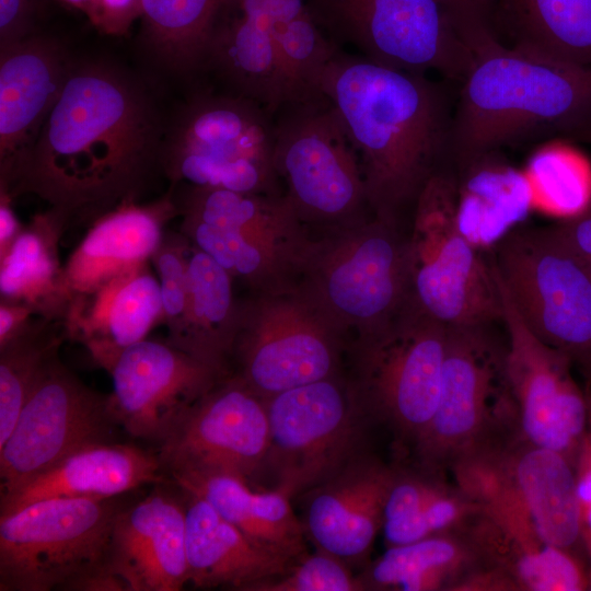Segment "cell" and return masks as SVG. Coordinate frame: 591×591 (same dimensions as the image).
Listing matches in <instances>:
<instances>
[{"mask_svg": "<svg viewBox=\"0 0 591 591\" xmlns=\"http://www.w3.org/2000/svg\"><path fill=\"white\" fill-rule=\"evenodd\" d=\"M166 125L144 84L107 60H76L36 140L0 177L13 199L32 194L72 223L136 201L161 171Z\"/></svg>", "mask_w": 591, "mask_h": 591, "instance_id": "1", "label": "cell"}, {"mask_svg": "<svg viewBox=\"0 0 591 591\" xmlns=\"http://www.w3.org/2000/svg\"><path fill=\"white\" fill-rule=\"evenodd\" d=\"M361 167L373 215L401 224L449 155L452 117L444 89L426 74L337 48L318 79Z\"/></svg>", "mask_w": 591, "mask_h": 591, "instance_id": "2", "label": "cell"}, {"mask_svg": "<svg viewBox=\"0 0 591 591\" xmlns=\"http://www.w3.org/2000/svg\"><path fill=\"white\" fill-rule=\"evenodd\" d=\"M591 120V67L498 39L474 54L452 118L454 161L530 137H570Z\"/></svg>", "mask_w": 591, "mask_h": 591, "instance_id": "3", "label": "cell"}, {"mask_svg": "<svg viewBox=\"0 0 591 591\" xmlns=\"http://www.w3.org/2000/svg\"><path fill=\"white\" fill-rule=\"evenodd\" d=\"M296 282L348 337L376 331L410 299L407 236L373 213L310 234Z\"/></svg>", "mask_w": 591, "mask_h": 591, "instance_id": "4", "label": "cell"}, {"mask_svg": "<svg viewBox=\"0 0 591 591\" xmlns=\"http://www.w3.org/2000/svg\"><path fill=\"white\" fill-rule=\"evenodd\" d=\"M274 146V115L266 107L221 89H199L166 125L161 171L172 187L281 196Z\"/></svg>", "mask_w": 591, "mask_h": 591, "instance_id": "5", "label": "cell"}, {"mask_svg": "<svg viewBox=\"0 0 591 591\" xmlns=\"http://www.w3.org/2000/svg\"><path fill=\"white\" fill-rule=\"evenodd\" d=\"M179 232L251 293L297 280L310 239L285 194L239 193L179 184L170 189Z\"/></svg>", "mask_w": 591, "mask_h": 591, "instance_id": "6", "label": "cell"}, {"mask_svg": "<svg viewBox=\"0 0 591 591\" xmlns=\"http://www.w3.org/2000/svg\"><path fill=\"white\" fill-rule=\"evenodd\" d=\"M274 165L309 233L372 213L356 150L334 103L321 91L274 113Z\"/></svg>", "mask_w": 591, "mask_h": 591, "instance_id": "7", "label": "cell"}, {"mask_svg": "<svg viewBox=\"0 0 591 591\" xmlns=\"http://www.w3.org/2000/svg\"><path fill=\"white\" fill-rule=\"evenodd\" d=\"M113 498H51L0 517V591L83 590L107 573Z\"/></svg>", "mask_w": 591, "mask_h": 591, "instance_id": "8", "label": "cell"}, {"mask_svg": "<svg viewBox=\"0 0 591 591\" xmlns=\"http://www.w3.org/2000/svg\"><path fill=\"white\" fill-rule=\"evenodd\" d=\"M348 335L294 281L241 299L231 373L263 398L341 372Z\"/></svg>", "mask_w": 591, "mask_h": 591, "instance_id": "9", "label": "cell"}, {"mask_svg": "<svg viewBox=\"0 0 591 591\" xmlns=\"http://www.w3.org/2000/svg\"><path fill=\"white\" fill-rule=\"evenodd\" d=\"M448 326L410 301L383 327L352 338L348 376L368 418L414 447L439 398Z\"/></svg>", "mask_w": 591, "mask_h": 591, "instance_id": "10", "label": "cell"}, {"mask_svg": "<svg viewBox=\"0 0 591 591\" xmlns=\"http://www.w3.org/2000/svg\"><path fill=\"white\" fill-rule=\"evenodd\" d=\"M407 236L409 301L447 326L502 323V302L490 262L456 225L451 178L441 166L413 209Z\"/></svg>", "mask_w": 591, "mask_h": 591, "instance_id": "11", "label": "cell"}, {"mask_svg": "<svg viewBox=\"0 0 591 591\" xmlns=\"http://www.w3.org/2000/svg\"><path fill=\"white\" fill-rule=\"evenodd\" d=\"M494 325L448 326L434 414L414 444L417 468L443 476L470 450L517 416L508 386L506 343Z\"/></svg>", "mask_w": 591, "mask_h": 591, "instance_id": "12", "label": "cell"}, {"mask_svg": "<svg viewBox=\"0 0 591 591\" xmlns=\"http://www.w3.org/2000/svg\"><path fill=\"white\" fill-rule=\"evenodd\" d=\"M491 267L529 329L579 369L591 361V274L549 228L520 225L490 251Z\"/></svg>", "mask_w": 591, "mask_h": 591, "instance_id": "13", "label": "cell"}, {"mask_svg": "<svg viewBox=\"0 0 591 591\" xmlns=\"http://www.w3.org/2000/svg\"><path fill=\"white\" fill-rule=\"evenodd\" d=\"M450 472L474 500L503 505L529 519L546 543L570 551L580 540L575 466L525 440L517 424L466 452Z\"/></svg>", "mask_w": 591, "mask_h": 591, "instance_id": "14", "label": "cell"}, {"mask_svg": "<svg viewBox=\"0 0 591 591\" xmlns=\"http://www.w3.org/2000/svg\"><path fill=\"white\" fill-rule=\"evenodd\" d=\"M338 48L414 73L434 71L462 81L474 53L456 32L442 0H306Z\"/></svg>", "mask_w": 591, "mask_h": 591, "instance_id": "15", "label": "cell"}, {"mask_svg": "<svg viewBox=\"0 0 591 591\" xmlns=\"http://www.w3.org/2000/svg\"><path fill=\"white\" fill-rule=\"evenodd\" d=\"M266 466L292 497L320 485L356 457L368 418L341 372L265 398Z\"/></svg>", "mask_w": 591, "mask_h": 591, "instance_id": "16", "label": "cell"}, {"mask_svg": "<svg viewBox=\"0 0 591 591\" xmlns=\"http://www.w3.org/2000/svg\"><path fill=\"white\" fill-rule=\"evenodd\" d=\"M118 426L109 394L85 385L57 355L0 448V497L80 449L111 442Z\"/></svg>", "mask_w": 591, "mask_h": 591, "instance_id": "17", "label": "cell"}, {"mask_svg": "<svg viewBox=\"0 0 591 591\" xmlns=\"http://www.w3.org/2000/svg\"><path fill=\"white\" fill-rule=\"evenodd\" d=\"M494 275L507 339L505 371L519 432L529 442L563 454L575 466L589 430L584 390L571 373L575 364L529 329Z\"/></svg>", "mask_w": 591, "mask_h": 591, "instance_id": "18", "label": "cell"}, {"mask_svg": "<svg viewBox=\"0 0 591 591\" xmlns=\"http://www.w3.org/2000/svg\"><path fill=\"white\" fill-rule=\"evenodd\" d=\"M269 421L265 398L230 373L219 380L162 442L158 455L172 480L222 474L250 480L266 467Z\"/></svg>", "mask_w": 591, "mask_h": 591, "instance_id": "19", "label": "cell"}, {"mask_svg": "<svg viewBox=\"0 0 591 591\" xmlns=\"http://www.w3.org/2000/svg\"><path fill=\"white\" fill-rule=\"evenodd\" d=\"M107 373L114 416L130 436L162 443L188 410L228 374L172 346L143 339L126 348Z\"/></svg>", "mask_w": 591, "mask_h": 591, "instance_id": "20", "label": "cell"}, {"mask_svg": "<svg viewBox=\"0 0 591 591\" xmlns=\"http://www.w3.org/2000/svg\"><path fill=\"white\" fill-rule=\"evenodd\" d=\"M105 569L124 591L182 590L188 583L185 500L160 489L123 507Z\"/></svg>", "mask_w": 591, "mask_h": 591, "instance_id": "21", "label": "cell"}, {"mask_svg": "<svg viewBox=\"0 0 591 591\" xmlns=\"http://www.w3.org/2000/svg\"><path fill=\"white\" fill-rule=\"evenodd\" d=\"M73 62L61 40L39 32L0 46V177L36 140Z\"/></svg>", "mask_w": 591, "mask_h": 591, "instance_id": "22", "label": "cell"}, {"mask_svg": "<svg viewBox=\"0 0 591 591\" xmlns=\"http://www.w3.org/2000/svg\"><path fill=\"white\" fill-rule=\"evenodd\" d=\"M395 468L356 456L308 494L304 530L317 549L356 565L382 530L386 495Z\"/></svg>", "mask_w": 591, "mask_h": 591, "instance_id": "23", "label": "cell"}, {"mask_svg": "<svg viewBox=\"0 0 591 591\" xmlns=\"http://www.w3.org/2000/svg\"><path fill=\"white\" fill-rule=\"evenodd\" d=\"M202 73L274 114L288 100L268 0H227L208 38Z\"/></svg>", "mask_w": 591, "mask_h": 591, "instance_id": "24", "label": "cell"}, {"mask_svg": "<svg viewBox=\"0 0 591 591\" xmlns=\"http://www.w3.org/2000/svg\"><path fill=\"white\" fill-rule=\"evenodd\" d=\"M161 320L160 283L147 262L74 299L63 329L67 339L83 345L107 372L126 348L146 339Z\"/></svg>", "mask_w": 591, "mask_h": 591, "instance_id": "25", "label": "cell"}, {"mask_svg": "<svg viewBox=\"0 0 591 591\" xmlns=\"http://www.w3.org/2000/svg\"><path fill=\"white\" fill-rule=\"evenodd\" d=\"M176 217L178 210L169 192L149 204H123L94 220L65 264L72 299L88 296L119 274L150 262L166 224Z\"/></svg>", "mask_w": 591, "mask_h": 591, "instance_id": "26", "label": "cell"}, {"mask_svg": "<svg viewBox=\"0 0 591 591\" xmlns=\"http://www.w3.org/2000/svg\"><path fill=\"white\" fill-rule=\"evenodd\" d=\"M170 478L158 453L104 442L80 449L0 497V517L51 498H113Z\"/></svg>", "mask_w": 591, "mask_h": 591, "instance_id": "27", "label": "cell"}, {"mask_svg": "<svg viewBox=\"0 0 591 591\" xmlns=\"http://www.w3.org/2000/svg\"><path fill=\"white\" fill-rule=\"evenodd\" d=\"M183 493L187 579L194 587L253 591L257 584L283 575L298 561L250 538L201 497Z\"/></svg>", "mask_w": 591, "mask_h": 591, "instance_id": "28", "label": "cell"}, {"mask_svg": "<svg viewBox=\"0 0 591 591\" xmlns=\"http://www.w3.org/2000/svg\"><path fill=\"white\" fill-rule=\"evenodd\" d=\"M454 163L448 172L456 225L473 246L490 252L533 210L528 178L497 151Z\"/></svg>", "mask_w": 591, "mask_h": 591, "instance_id": "29", "label": "cell"}, {"mask_svg": "<svg viewBox=\"0 0 591 591\" xmlns=\"http://www.w3.org/2000/svg\"><path fill=\"white\" fill-rule=\"evenodd\" d=\"M483 568L498 567L488 558L471 523L464 530L387 547L358 577L364 590L461 591L465 581Z\"/></svg>", "mask_w": 591, "mask_h": 591, "instance_id": "30", "label": "cell"}, {"mask_svg": "<svg viewBox=\"0 0 591 591\" xmlns=\"http://www.w3.org/2000/svg\"><path fill=\"white\" fill-rule=\"evenodd\" d=\"M67 228L51 208L31 218L0 255V300L26 304L37 316L63 325L73 301L59 258Z\"/></svg>", "mask_w": 591, "mask_h": 591, "instance_id": "31", "label": "cell"}, {"mask_svg": "<svg viewBox=\"0 0 591 591\" xmlns=\"http://www.w3.org/2000/svg\"><path fill=\"white\" fill-rule=\"evenodd\" d=\"M188 494L205 499L222 518L256 543L294 560L306 555L303 523L283 488L254 491L250 484L230 475H186L172 479Z\"/></svg>", "mask_w": 591, "mask_h": 591, "instance_id": "32", "label": "cell"}, {"mask_svg": "<svg viewBox=\"0 0 591 591\" xmlns=\"http://www.w3.org/2000/svg\"><path fill=\"white\" fill-rule=\"evenodd\" d=\"M188 302L177 337L169 343L224 374L239 327L241 299L233 278L215 259L190 243Z\"/></svg>", "mask_w": 591, "mask_h": 591, "instance_id": "33", "label": "cell"}, {"mask_svg": "<svg viewBox=\"0 0 591 591\" xmlns=\"http://www.w3.org/2000/svg\"><path fill=\"white\" fill-rule=\"evenodd\" d=\"M227 0H140L141 40L163 68L202 73L211 28Z\"/></svg>", "mask_w": 591, "mask_h": 591, "instance_id": "34", "label": "cell"}, {"mask_svg": "<svg viewBox=\"0 0 591 591\" xmlns=\"http://www.w3.org/2000/svg\"><path fill=\"white\" fill-rule=\"evenodd\" d=\"M515 44L591 67V0H499Z\"/></svg>", "mask_w": 591, "mask_h": 591, "instance_id": "35", "label": "cell"}, {"mask_svg": "<svg viewBox=\"0 0 591 591\" xmlns=\"http://www.w3.org/2000/svg\"><path fill=\"white\" fill-rule=\"evenodd\" d=\"M66 339L62 323L35 316L25 329L0 346V448L39 374L59 355Z\"/></svg>", "mask_w": 591, "mask_h": 591, "instance_id": "36", "label": "cell"}, {"mask_svg": "<svg viewBox=\"0 0 591 591\" xmlns=\"http://www.w3.org/2000/svg\"><path fill=\"white\" fill-rule=\"evenodd\" d=\"M523 172L531 187L533 210L566 220L591 205V162L568 142L552 141L540 147Z\"/></svg>", "mask_w": 591, "mask_h": 591, "instance_id": "37", "label": "cell"}, {"mask_svg": "<svg viewBox=\"0 0 591 591\" xmlns=\"http://www.w3.org/2000/svg\"><path fill=\"white\" fill-rule=\"evenodd\" d=\"M189 250L190 242L184 234L166 230L150 259L160 283L161 323L166 327L167 343L177 337L187 309Z\"/></svg>", "mask_w": 591, "mask_h": 591, "instance_id": "38", "label": "cell"}, {"mask_svg": "<svg viewBox=\"0 0 591 591\" xmlns=\"http://www.w3.org/2000/svg\"><path fill=\"white\" fill-rule=\"evenodd\" d=\"M349 565L339 557L317 549L304 555L283 575L257 584L253 591H363Z\"/></svg>", "mask_w": 591, "mask_h": 591, "instance_id": "39", "label": "cell"}, {"mask_svg": "<svg viewBox=\"0 0 591 591\" xmlns=\"http://www.w3.org/2000/svg\"><path fill=\"white\" fill-rule=\"evenodd\" d=\"M444 483L443 476L432 475L419 468L415 471L395 468L384 503L383 523L420 511Z\"/></svg>", "mask_w": 591, "mask_h": 591, "instance_id": "40", "label": "cell"}, {"mask_svg": "<svg viewBox=\"0 0 591 591\" xmlns=\"http://www.w3.org/2000/svg\"><path fill=\"white\" fill-rule=\"evenodd\" d=\"M442 2L456 32L473 53L497 38L493 16L499 0H442Z\"/></svg>", "mask_w": 591, "mask_h": 591, "instance_id": "41", "label": "cell"}, {"mask_svg": "<svg viewBox=\"0 0 591 591\" xmlns=\"http://www.w3.org/2000/svg\"><path fill=\"white\" fill-rule=\"evenodd\" d=\"M43 9L44 0H0V46L38 32Z\"/></svg>", "mask_w": 591, "mask_h": 591, "instance_id": "42", "label": "cell"}, {"mask_svg": "<svg viewBox=\"0 0 591 591\" xmlns=\"http://www.w3.org/2000/svg\"><path fill=\"white\" fill-rule=\"evenodd\" d=\"M576 486L579 507L580 540L591 563V429L579 449L576 463ZM591 569V568H590Z\"/></svg>", "mask_w": 591, "mask_h": 591, "instance_id": "43", "label": "cell"}, {"mask_svg": "<svg viewBox=\"0 0 591 591\" xmlns=\"http://www.w3.org/2000/svg\"><path fill=\"white\" fill-rule=\"evenodd\" d=\"M85 11L99 25L109 30L125 27L140 14V0H62Z\"/></svg>", "mask_w": 591, "mask_h": 591, "instance_id": "44", "label": "cell"}, {"mask_svg": "<svg viewBox=\"0 0 591 591\" xmlns=\"http://www.w3.org/2000/svg\"><path fill=\"white\" fill-rule=\"evenodd\" d=\"M549 230L573 255L583 262L591 260V209L588 208L575 218L561 220Z\"/></svg>", "mask_w": 591, "mask_h": 591, "instance_id": "45", "label": "cell"}, {"mask_svg": "<svg viewBox=\"0 0 591 591\" xmlns=\"http://www.w3.org/2000/svg\"><path fill=\"white\" fill-rule=\"evenodd\" d=\"M35 316L26 304L0 300V346L25 329Z\"/></svg>", "mask_w": 591, "mask_h": 591, "instance_id": "46", "label": "cell"}, {"mask_svg": "<svg viewBox=\"0 0 591 591\" xmlns=\"http://www.w3.org/2000/svg\"><path fill=\"white\" fill-rule=\"evenodd\" d=\"M12 205L13 198L0 192V255L11 246L23 229Z\"/></svg>", "mask_w": 591, "mask_h": 591, "instance_id": "47", "label": "cell"}, {"mask_svg": "<svg viewBox=\"0 0 591 591\" xmlns=\"http://www.w3.org/2000/svg\"><path fill=\"white\" fill-rule=\"evenodd\" d=\"M579 370L586 380L583 390L589 410V428L591 429V361Z\"/></svg>", "mask_w": 591, "mask_h": 591, "instance_id": "48", "label": "cell"}, {"mask_svg": "<svg viewBox=\"0 0 591 591\" xmlns=\"http://www.w3.org/2000/svg\"><path fill=\"white\" fill-rule=\"evenodd\" d=\"M571 139L580 140L591 144V120L580 129L570 135Z\"/></svg>", "mask_w": 591, "mask_h": 591, "instance_id": "49", "label": "cell"}]
</instances>
